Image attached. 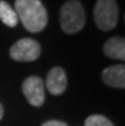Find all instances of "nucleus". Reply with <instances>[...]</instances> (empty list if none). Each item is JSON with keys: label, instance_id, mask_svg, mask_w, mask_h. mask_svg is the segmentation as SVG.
<instances>
[{"label": "nucleus", "instance_id": "nucleus-1", "mask_svg": "<svg viewBox=\"0 0 125 126\" xmlns=\"http://www.w3.org/2000/svg\"><path fill=\"white\" fill-rule=\"evenodd\" d=\"M16 13L23 27L31 33H38L47 24V12L40 0H16Z\"/></svg>", "mask_w": 125, "mask_h": 126}, {"label": "nucleus", "instance_id": "nucleus-2", "mask_svg": "<svg viewBox=\"0 0 125 126\" xmlns=\"http://www.w3.org/2000/svg\"><path fill=\"white\" fill-rule=\"evenodd\" d=\"M86 24V12L79 0H69L60 9V26L67 34L82 31Z\"/></svg>", "mask_w": 125, "mask_h": 126}, {"label": "nucleus", "instance_id": "nucleus-3", "mask_svg": "<svg viewBox=\"0 0 125 126\" xmlns=\"http://www.w3.org/2000/svg\"><path fill=\"white\" fill-rule=\"evenodd\" d=\"M93 18L97 28L107 32L114 29L119 20V6L115 0H97L93 9Z\"/></svg>", "mask_w": 125, "mask_h": 126}, {"label": "nucleus", "instance_id": "nucleus-4", "mask_svg": "<svg viewBox=\"0 0 125 126\" xmlns=\"http://www.w3.org/2000/svg\"><path fill=\"white\" fill-rule=\"evenodd\" d=\"M9 55L16 61L20 63L35 61L41 55V46L33 38H22L10 47Z\"/></svg>", "mask_w": 125, "mask_h": 126}, {"label": "nucleus", "instance_id": "nucleus-5", "mask_svg": "<svg viewBox=\"0 0 125 126\" xmlns=\"http://www.w3.org/2000/svg\"><path fill=\"white\" fill-rule=\"evenodd\" d=\"M22 91L29 105L35 107H40L45 102V85L40 77H28L23 84H22Z\"/></svg>", "mask_w": 125, "mask_h": 126}, {"label": "nucleus", "instance_id": "nucleus-6", "mask_svg": "<svg viewBox=\"0 0 125 126\" xmlns=\"http://www.w3.org/2000/svg\"><path fill=\"white\" fill-rule=\"evenodd\" d=\"M68 85V78L67 73L60 66H55L53 68L46 78V87L51 94L54 95H60L65 92Z\"/></svg>", "mask_w": 125, "mask_h": 126}, {"label": "nucleus", "instance_id": "nucleus-7", "mask_svg": "<svg viewBox=\"0 0 125 126\" xmlns=\"http://www.w3.org/2000/svg\"><path fill=\"white\" fill-rule=\"evenodd\" d=\"M102 80L108 87L123 88L125 87V66L124 65H112L102 71Z\"/></svg>", "mask_w": 125, "mask_h": 126}, {"label": "nucleus", "instance_id": "nucleus-8", "mask_svg": "<svg viewBox=\"0 0 125 126\" xmlns=\"http://www.w3.org/2000/svg\"><path fill=\"white\" fill-rule=\"evenodd\" d=\"M104 54L115 60H125V41L121 37H111L104 45Z\"/></svg>", "mask_w": 125, "mask_h": 126}, {"label": "nucleus", "instance_id": "nucleus-9", "mask_svg": "<svg viewBox=\"0 0 125 126\" xmlns=\"http://www.w3.org/2000/svg\"><path fill=\"white\" fill-rule=\"evenodd\" d=\"M0 20L10 28H14L18 24V16L16 10L4 0H0Z\"/></svg>", "mask_w": 125, "mask_h": 126}, {"label": "nucleus", "instance_id": "nucleus-10", "mask_svg": "<svg viewBox=\"0 0 125 126\" xmlns=\"http://www.w3.org/2000/svg\"><path fill=\"white\" fill-rule=\"evenodd\" d=\"M84 126H114L107 117L102 115H92L86 118Z\"/></svg>", "mask_w": 125, "mask_h": 126}, {"label": "nucleus", "instance_id": "nucleus-11", "mask_svg": "<svg viewBox=\"0 0 125 126\" xmlns=\"http://www.w3.org/2000/svg\"><path fill=\"white\" fill-rule=\"evenodd\" d=\"M42 126H69L68 124H65L63 121H57V120H51V121H46L43 122Z\"/></svg>", "mask_w": 125, "mask_h": 126}, {"label": "nucleus", "instance_id": "nucleus-12", "mask_svg": "<svg viewBox=\"0 0 125 126\" xmlns=\"http://www.w3.org/2000/svg\"><path fill=\"white\" fill-rule=\"evenodd\" d=\"M3 116H4V108H3L1 105H0V120L3 118Z\"/></svg>", "mask_w": 125, "mask_h": 126}]
</instances>
